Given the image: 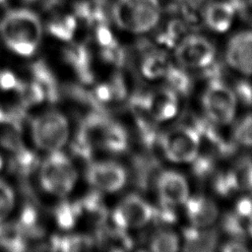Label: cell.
Masks as SVG:
<instances>
[{"label": "cell", "mask_w": 252, "mask_h": 252, "mask_svg": "<svg viewBox=\"0 0 252 252\" xmlns=\"http://www.w3.org/2000/svg\"><path fill=\"white\" fill-rule=\"evenodd\" d=\"M44 31V21L32 7H14L0 18V38L8 49L19 56L34 55Z\"/></svg>", "instance_id": "6da1fadb"}, {"label": "cell", "mask_w": 252, "mask_h": 252, "mask_svg": "<svg viewBox=\"0 0 252 252\" xmlns=\"http://www.w3.org/2000/svg\"><path fill=\"white\" fill-rule=\"evenodd\" d=\"M111 16L121 31L143 35L157 28L164 16V7L161 0H114Z\"/></svg>", "instance_id": "7a4b0ae2"}, {"label": "cell", "mask_w": 252, "mask_h": 252, "mask_svg": "<svg viewBox=\"0 0 252 252\" xmlns=\"http://www.w3.org/2000/svg\"><path fill=\"white\" fill-rule=\"evenodd\" d=\"M201 104L203 115L221 127L233 122L239 105L231 86L222 79L207 82L202 93Z\"/></svg>", "instance_id": "3957f363"}, {"label": "cell", "mask_w": 252, "mask_h": 252, "mask_svg": "<svg viewBox=\"0 0 252 252\" xmlns=\"http://www.w3.org/2000/svg\"><path fill=\"white\" fill-rule=\"evenodd\" d=\"M158 147L163 157L175 164H189L201 152L198 132L187 123L167 128L159 136Z\"/></svg>", "instance_id": "277c9868"}, {"label": "cell", "mask_w": 252, "mask_h": 252, "mask_svg": "<svg viewBox=\"0 0 252 252\" xmlns=\"http://www.w3.org/2000/svg\"><path fill=\"white\" fill-rule=\"evenodd\" d=\"M81 143L84 147L97 148L108 152H122L127 147V134L115 121L94 114L88 117L81 130Z\"/></svg>", "instance_id": "5b68a950"}, {"label": "cell", "mask_w": 252, "mask_h": 252, "mask_svg": "<svg viewBox=\"0 0 252 252\" xmlns=\"http://www.w3.org/2000/svg\"><path fill=\"white\" fill-rule=\"evenodd\" d=\"M78 173L71 159L60 151L50 152L39 170L42 188L54 196L68 195L76 185Z\"/></svg>", "instance_id": "8992f818"}, {"label": "cell", "mask_w": 252, "mask_h": 252, "mask_svg": "<svg viewBox=\"0 0 252 252\" xmlns=\"http://www.w3.org/2000/svg\"><path fill=\"white\" fill-rule=\"evenodd\" d=\"M173 60L188 71H200L217 60L213 40L199 31H190L172 50Z\"/></svg>", "instance_id": "52a82bcc"}, {"label": "cell", "mask_w": 252, "mask_h": 252, "mask_svg": "<svg viewBox=\"0 0 252 252\" xmlns=\"http://www.w3.org/2000/svg\"><path fill=\"white\" fill-rule=\"evenodd\" d=\"M31 131L38 149L48 153L60 151L69 137V123L63 113L49 109L33 118Z\"/></svg>", "instance_id": "ba28073f"}, {"label": "cell", "mask_w": 252, "mask_h": 252, "mask_svg": "<svg viewBox=\"0 0 252 252\" xmlns=\"http://www.w3.org/2000/svg\"><path fill=\"white\" fill-rule=\"evenodd\" d=\"M239 6L231 0H207L199 8L200 27L216 35L229 33L238 20Z\"/></svg>", "instance_id": "9c48e42d"}, {"label": "cell", "mask_w": 252, "mask_h": 252, "mask_svg": "<svg viewBox=\"0 0 252 252\" xmlns=\"http://www.w3.org/2000/svg\"><path fill=\"white\" fill-rule=\"evenodd\" d=\"M226 66L242 77H252V28L233 30L224 44Z\"/></svg>", "instance_id": "30bf717a"}, {"label": "cell", "mask_w": 252, "mask_h": 252, "mask_svg": "<svg viewBox=\"0 0 252 252\" xmlns=\"http://www.w3.org/2000/svg\"><path fill=\"white\" fill-rule=\"evenodd\" d=\"M154 207L137 194L127 195L117 205L113 213L115 225L123 229H136L153 220Z\"/></svg>", "instance_id": "8fae6325"}, {"label": "cell", "mask_w": 252, "mask_h": 252, "mask_svg": "<svg viewBox=\"0 0 252 252\" xmlns=\"http://www.w3.org/2000/svg\"><path fill=\"white\" fill-rule=\"evenodd\" d=\"M148 116L157 124L174 119L180 111V96L164 85L145 94Z\"/></svg>", "instance_id": "7c38bea8"}, {"label": "cell", "mask_w": 252, "mask_h": 252, "mask_svg": "<svg viewBox=\"0 0 252 252\" xmlns=\"http://www.w3.org/2000/svg\"><path fill=\"white\" fill-rule=\"evenodd\" d=\"M156 189L159 202L175 207H182L191 194L186 176L174 169H166L159 173Z\"/></svg>", "instance_id": "4fadbf2b"}, {"label": "cell", "mask_w": 252, "mask_h": 252, "mask_svg": "<svg viewBox=\"0 0 252 252\" xmlns=\"http://www.w3.org/2000/svg\"><path fill=\"white\" fill-rule=\"evenodd\" d=\"M182 208L188 224L199 228H211L220 217V210L216 201L202 193H191Z\"/></svg>", "instance_id": "5bb4252c"}, {"label": "cell", "mask_w": 252, "mask_h": 252, "mask_svg": "<svg viewBox=\"0 0 252 252\" xmlns=\"http://www.w3.org/2000/svg\"><path fill=\"white\" fill-rule=\"evenodd\" d=\"M88 181L95 189L104 192H116L126 183L127 174L125 169L113 161L93 162L87 171Z\"/></svg>", "instance_id": "9a60e30c"}, {"label": "cell", "mask_w": 252, "mask_h": 252, "mask_svg": "<svg viewBox=\"0 0 252 252\" xmlns=\"http://www.w3.org/2000/svg\"><path fill=\"white\" fill-rule=\"evenodd\" d=\"M192 31L180 17L163 18L153 31L155 33L157 47L166 51H172L181 38Z\"/></svg>", "instance_id": "2e32d148"}, {"label": "cell", "mask_w": 252, "mask_h": 252, "mask_svg": "<svg viewBox=\"0 0 252 252\" xmlns=\"http://www.w3.org/2000/svg\"><path fill=\"white\" fill-rule=\"evenodd\" d=\"M173 63L174 60L169 55V51L156 47L144 56L141 63V72L148 80H164Z\"/></svg>", "instance_id": "e0dca14e"}, {"label": "cell", "mask_w": 252, "mask_h": 252, "mask_svg": "<svg viewBox=\"0 0 252 252\" xmlns=\"http://www.w3.org/2000/svg\"><path fill=\"white\" fill-rule=\"evenodd\" d=\"M44 21V20H43ZM78 27V19L73 13H55L51 14L47 23H44V29L59 39L69 40Z\"/></svg>", "instance_id": "ac0fdd59"}, {"label": "cell", "mask_w": 252, "mask_h": 252, "mask_svg": "<svg viewBox=\"0 0 252 252\" xmlns=\"http://www.w3.org/2000/svg\"><path fill=\"white\" fill-rule=\"evenodd\" d=\"M189 72L190 71L174 62L164 78L166 82L165 85L180 97L186 96L192 89V78Z\"/></svg>", "instance_id": "d6986e66"}, {"label": "cell", "mask_w": 252, "mask_h": 252, "mask_svg": "<svg viewBox=\"0 0 252 252\" xmlns=\"http://www.w3.org/2000/svg\"><path fill=\"white\" fill-rule=\"evenodd\" d=\"M181 236L172 227H162L152 238L150 246L156 252H175L180 249Z\"/></svg>", "instance_id": "ffe728a7"}, {"label": "cell", "mask_w": 252, "mask_h": 252, "mask_svg": "<svg viewBox=\"0 0 252 252\" xmlns=\"http://www.w3.org/2000/svg\"><path fill=\"white\" fill-rule=\"evenodd\" d=\"M240 193H252V158L242 157L230 167Z\"/></svg>", "instance_id": "44dd1931"}, {"label": "cell", "mask_w": 252, "mask_h": 252, "mask_svg": "<svg viewBox=\"0 0 252 252\" xmlns=\"http://www.w3.org/2000/svg\"><path fill=\"white\" fill-rule=\"evenodd\" d=\"M212 177L213 191L217 194L218 197L229 199L235 197L238 193H240L230 168L215 172Z\"/></svg>", "instance_id": "7402d4cb"}, {"label": "cell", "mask_w": 252, "mask_h": 252, "mask_svg": "<svg viewBox=\"0 0 252 252\" xmlns=\"http://www.w3.org/2000/svg\"><path fill=\"white\" fill-rule=\"evenodd\" d=\"M216 159L217 158L210 153L200 152V154L189 163L193 175L200 180L211 178L216 172Z\"/></svg>", "instance_id": "603a6c76"}, {"label": "cell", "mask_w": 252, "mask_h": 252, "mask_svg": "<svg viewBox=\"0 0 252 252\" xmlns=\"http://www.w3.org/2000/svg\"><path fill=\"white\" fill-rule=\"evenodd\" d=\"M231 136L238 147L252 148V112L244 115L234 125Z\"/></svg>", "instance_id": "cb8c5ba5"}, {"label": "cell", "mask_w": 252, "mask_h": 252, "mask_svg": "<svg viewBox=\"0 0 252 252\" xmlns=\"http://www.w3.org/2000/svg\"><path fill=\"white\" fill-rule=\"evenodd\" d=\"M100 239L107 249L112 250H126L129 249L132 244L131 239L125 233V229L117 225L113 230H103L100 234Z\"/></svg>", "instance_id": "d4e9b609"}, {"label": "cell", "mask_w": 252, "mask_h": 252, "mask_svg": "<svg viewBox=\"0 0 252 252\" xmlns=\"http://www.w3.org/2000/svg\"><path fill=\"white\" fill-rule=\"evenodd\" d=\"M16 90L19 93L21 102L27 106H31L42 101L45 97V94L42 88L36 83H20Z\"/></svg>", "instance_id": "484cf974"}, {"label": "cell", "mask_w": 252, "mask_h": 252, "mask_svg": "<svg viewBox=\"0 0 252 252\" xmlns=\"http://www.w3.org/2000/svg\"><path fill=\"white\" fill-rule=\"evenodd\" d=\"M175 206L163 204L159 202L158 208H154L153 220H158V222L163 227H172L179 220V216L177 214Z\"/></svg>", "instance_id": "4316f807"}, {"label": "cell", "mask_w": 252, "mask_h": 252, "mask_svg": "<svg viewBox=\"0 0 252 252\" xmlns=\"http://www.w3.org/2000/svg\"><path fill=\"white\" fill-rule=\"evenodd\" d=\"M238 104L252 108V81L249 77L240 76L233 85H230Z\"/></svg>", "instance_id": "83f0119b"}, {"label": "cell", "mask_w": 252, "mask_h": 252, "mask_svg": "<svg viewBox=\"0 0 252 252\" xmlns=\"http://www.w3.org/2000/svg\"><path fill=\"white\" fill-rule=\"evenodd\" d=\"M15 205L13 188L4 180L0 179V223L11 214Z\"/></svg>", "instance_id": "f1b7e54d"}, {"label": "cell", "mask_w": 252, "mask_h": 252, "mask_svg": "<svg viewBox=\"0 0 252 252\" xmlns=\"http://www.w3.org/2000/svg\"><path fill=\"white\" fill-rule=\"evenodd\" d=\"M76 219H77L76 208H73L72 206H68V205H64L59 208L57 212V220L60 226L69 228L72 225H74Z\"/></svg>", "instance_id": "f546056e"}, {"label": "cell", "mask_w": 252, "mask_h": 252, "mask_svg": "<svg viewBox=\"0 0 252 252\" xmlns=\"http://www.w3.org/2000/svg\"><path fill=\"white\" fill-rule=\"evenodd\" d=\"M61 245L65 250H83L91 246V240L84 236H74L64 238Z\"/></svg>", "instance_id": "4dcf8cb0"}, {"label": "cell", "mask_w": 252, "mask_h": 252, "mask_svg": "<svg viewBox=\"0 0 252 252\" xmlns=\"http://www.w3.org/2000/svg\"><path fill=\"white\" fill-rule=\"evenodd\" d=\"M19 81L16 79L13 73L9 71H0V90L9 91L16 89Z\"/></svg>", "instance_id": "1f68e13d"}, {"label": "cell", "mask_w": 252, "mask_h": 252, "mask_svg": "<svg viewBox=\"0 0 252 252\" xmlns=\"http://www.w3.org/2000/svg\"><path fill=\"white\" fill-rule=\"evenodd\" d=\"M221 250L222 251H229V252H233V251H247L248 247L240 239L232 238L231 240L225 242L222 245Z\"/></svg>", "instance_id": "d6a6232c"}, {"label": "cell", "mask_w": 252, "mask_h": 252, "mask_svg": "<svg viewBox=\"0 0 252 252\" xmlns=\"http://www.w3.org/2000/svg\"><path fill=\"white\" fill-rule=\"evenodd\" d=\"M21 5L23 6H29V7H32L34 5H36L37 3L41 2L42 0H19Z\"/></svg>", "instance_id": "836d02e7"}, {"label": "cell", "mask_w": 252, "mask_h": 252, "mask_svg": "<svg viewBox=\"0 0 252 252\" xmlns=\"http://www.w3.org/2000/svg\"><path fill=\"white\" fill-rule=\"evenodd\" d=\"M244 3H246L248 7L252 10V0H244Z\"/></svg>", "instance_id": "e575fe53"}, {"label": "cell", "mask_w": 252, "mask_h": 252, "mask_svg": "<svg viewBox=\"0 0 252 252\" xmlns=\"http://www.w3.org/2000/svg\"><path fill=\"white\" fill-rule=\"evenodd\" d=\"M231 1H233V2L237 3L238 5H240L241 3H244V0H231Z\"/></svg>", "instance_id": "d590c367"}, {"label": "cell", "mask_w": 252, "mask_h": 252, "mask_svg": "<svg viewBox=\"0 0 252 252\" xmlns=\"http://www.w3.org/2000/svg\"><path fill=\"white\" fill-rule=\"evenodd\" d=\"M7 0H0V7H2L4 4H6Z\"/></svg>", "instance_id": "8d00e7d4"}, {"label": "cell", "mask_w": 252, "mask_h": 252, "mask_svg": "<svg viewBox=\"0 0 252 252\" xmlns=\"http://www.w3.org/2000/svg\"><path fill=\"white\" fill-rule=\"evenodd\" d=\"M2 166V159H1V158H0V167Z\"/></svg>", "instance_id": "74e56055"}]
</instances>
